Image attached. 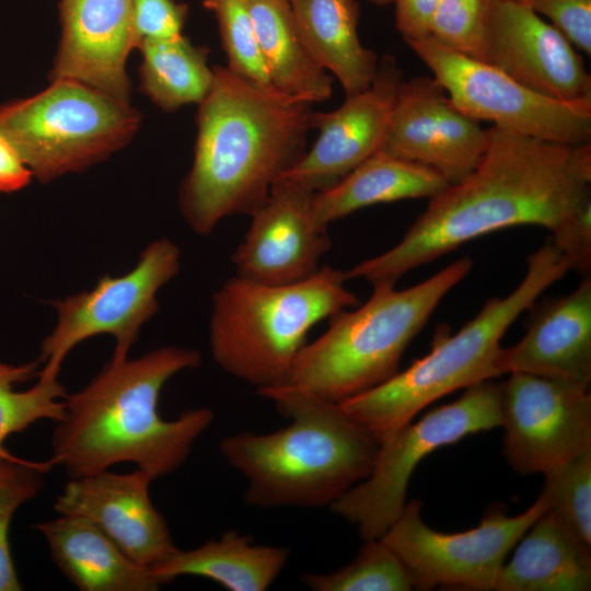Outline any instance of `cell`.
I'll return each mask as SVG.
<instances>
[{
  "label": "cell",
  "instance_id": "5b68a950",
  "mask_svg": "<svg viewBox=\"0 0 591 591\" xmlns=\"http://www.w3.org/2000/svg\"><path fill=\"white\" fill-rule=\"evenodd\" d=\"M570 271L547 240L526 258L520 283L505 297H493L454 335L437 329L431 350L385 382L339 404L379 442L441 397L500 375L501 339L514 321L553 283Z\"/></svg>",
  "mask_w": 591,
  "mask_h": 591
},
{
  "label": "cell",
  "instance_id": "7a4b0ae2",
  "mask_svg": "<svg viewBox=\"0 0 591 591\" xmlns=\"http://www.w3.org/2000/svg\"><path fill=\"white\" fill-rule=\"evenodd\" d=\"M201 359L196 349L164 346L137 358L109 360L81 390L65 397L50 441L54 465L70 478L121 463H132L154 479L176 472L215 414L200 407L165 419L159 399L174 375L198 368Z\"/></svg>",
  "mask_w": 591,
  "mask_h": 591
},
{
  "label": "cell",
  "instance_id": "f1b7e54d",
  "mask_svg": "<svg viewBox=\"0 0 591 591\" xmlns=\"http://www.w3.org/2000/svg\"><path fill=\"white\" fill-rule=\"evenodd\" d=\"M313 591H408L410 577L395 553L381 540H366L357 556L329 573H304Z\"/></svg>",
  "mask_w": 591,
  "mask_h": 591
},
{
  "label": "cell",
  "instance_id": "603a6c76",
  "mask_svg": "<svg viewBox=\"0 0 591 591\" xmlns=\"http://www.w3.org/2000/svg\"><path fill=\"white\" fill-rule=\"evenodd\" d=\"M289 555L287 547L254 544L251 535L230 530L196 548H176L149 570L163 586L195 576L230 591H264L278 578Z\"/></svg>",
  "mask_w": 591,
  "mask_h": 591
},
{
  "label": "cell",
  "instance_id": "74e56055",
  "mask_svg": "<svg viewBox=\"0 0 591 591\" xmlns=\"http://www.w3.org/2000/svg\"><path fill=\"white\" fill-rule=\"evenodd\" d=\"M32 178L13 148L0 135V193L19 192L25 188Z\"/></svg>",
  "mask_w": 591,
  "mask_h": 591
},
{
  "label": "cell",
  "instance_id": "8d00e7d4",
  "mask_svg": "<svg viewBox=\"0 0 591 591\" xmlns=\"http://www.w3.org/2000/svg\"><path fill=\"white\" fill-rule=\"evenodd\" d=\"M441 0H393L395 24L406 43L429 36L433 14Z\"/></svg>",
  "mask_w": 591,
  "mask_h": 591
},
{
  "label": "cell",
  "instance_id": "d6986e66",
  "mask_svg": "<svg viewBox=\"0 0 591 591\" xmlns=\"http://www.w3.org/2000/svg\"><path fill=\"white\" fill-rule=\"evenodd\" d=\"M59 14L61 37L50 80L74 81L129 102L132 0H60Z\"/></svg>",
  "mask_w": 591,
  "mask_h": 591
},
{
  "label": "cell",
  "instance_id": "f546056e",
  "mask_svg": "<svg viewBox=\"0 0 591 591\" xmlns=\"http://www.w3.org/2000/svg\"><path fill=\"white\" fill-rule=\"evenodd\" d=\"M55 466L0 453V591L22 590L11 554L9 531L15 512L43 489L44 475Z\"/></svg>",
  "mask_w": 591,
  "mask_h": 591
},
{
  "label": "cell",
  "instance_id": "83f0119b",
  "mask_svg": "<svg viewBox=\"0 0 591 591\" xmlns=\"http://www.w3.org/2000/svg\"><path fill=\"white\" fill-rule=\"evenodd\" d=\"M38 360L9 363L0 360V453L5 441L43 420L58 421L67 392L59 379L38 376Z\"/></svg>",
  "mask_w": 591,
  "mask_h": 591
},
{
  "label": "cell",
  "instance_id": "7402d4cb",
  "mask_svg": "<svg viewBox=\"0 0 591 591\" xmlns=\"http://www.w3.org/2000/svg\"><path fill=\"white\" fill-rule=\"evenodd\" d=\"M502 565L497 591H589L591 553L561 518L548 509L517 543Z\"/></svg>",
  "mask_w": 591,
  "mask_h": 591
},
{
  "label": "cell",
  "instance_id": "e575fe53",
  "mask_svg": "<svg viewBox=\"0 0 591 591\" xmlns=\"http://www.w3.org/2000/svg\"><path fill=\"white\" fill-rule=\"evenodd\" d=\"M533 9L576 48L591 55V0H536Z\"/></svg>",
  "mask_w": 591,
  "mask_h": 591
},
{
  "label": "cell",
  "instance_id": "8992f818",
  "mask_svg": "<svg viewBox=\"0 0 591 591\" xmlns=\"http://www.w3.org/2000/svg\"><path fill=\"white\" fill-rule=\"evenodd\" d=\"M346 271L321 266L289 285H265L237 275L213 293L209 346L216 363L257 392L287 384L313 326L355 308Z\"/></svg>",
  "mask_w": 591,
  "mask_h": 591
},
{
  "label": "cell",
  "instance_id": "cb8c5ba5",
  "mask_svg": "<svg viewBox=\"0 0 591 591\" xmlns=\"http://www.w3.org/2000/svg\"><path fill=\"white\" fill-rule=\"evenodd\" d=\"M299 33L314 58L337 78L346 96L371 84L378 69L376 54L358 35L356 0H290Z\"/></svg>",
  "mask_w": 591,
  "mask_h": 591
},
{
  "label": "cell",
  "instance_id": "d4e9b609",
  "mask_svg": "<svg viewBox=\"0 0 591 591\" xmlns=\"http://www.w3.org/2000/svg\"><path fill=\"white\" fill-rule=\"evenodd\" d=\"M449 182L437 171L409 160L378 152L335 186L314 193L312 209L324 224L362 208L413 198H431Z\"/></svg>",
  "mask_w": 591,
  "mask_h": 591
},
{
  "label": "cell",
  "instance_id": "e0dca14e",
  "mask_svg": "<svg viewBox=\"0 0 591 591\" xmlns=\"http://www.w3.org/2000/svg\"><path fill=\"white\" fill-rule=\"evenodd\" d=\"M567 37L531 5L491 0L483 60L563 101L591 100V76Z\"/></svg>",
  "mask_w": 591,
  "mask_h": 591
},
{
  "label": "cell",
  "instance_id": "44dd1931",
  "mask_svg": "<svg viewBox=\"0 0 591 591\" xmlns=\"http://www.w3.org/2000/svg\"><path fill=\"white\" fill-rule=\"evenodd\" d=\"M53 561L81 591H154L163 584L90 520L72 514L35 525Z\"/></svg>",
  "mask_w": 591,
  "mask_h": 591
},
{
  "label": "cell",
  "instance_id": "ac0fdd59",
  "mask_svg": "<svg viewBox=\"0 0 591 591\" xmlns=\"http://www.w3.org/2000/svg\"><path fill=\"white\" fill-rule=\"evenodd\" d=\"M153 480L140 468L70 478L56 497L54 510L90 520L132 560L150 568L177 548L150 498Z\"/></svg>",
  "mask_w": 591,
  "mask_h": 591
},
{
  "label": "cell",
  "instance_id": "ba28073f",
  "mask_svg": "<svg viewBox=\"0 0 591 591\" xmlns=\"http://www.w3.org/2000/svg\"><path fill=\"white\" fill-rule=\"evenodd\" d=\"M140 123L129 102L69 80L0 106V135L42 183L103 162L131 141Z\"/></svg>",
  "mask_w": 591,
  "mask_h": 591
},
{
  "label": "cell",
  "instance_id": "9c48e42d",
  "mask_svg": "<svg viewBox=\"0 0 591 591\" xmlns=\"http://www.w3.org/2000/svg\"><path fill=\"white\" fill-rule=\"evenodd\" d=\"M501 424L500 384L487 380L464 389L380 442L370 475L331 505L332 512L357 525L364 541L380 538L402 513L409 478L425 456Z\"/></svg>",
  "mask_w": 591,
  "mask_h": 591
},
{
  "label": "cell",
  "instance_id": "3957f363",
  "mask_svg": "<svg viewBox=\"0 0 591 591\" xmlns=\"http://www.w3.org/2000/svg\"><path fill=\"white\" fill-rule=\"evenodd\" d=\"M198 104L192 166L178 209L189 229L212 233L225 218L251 216L273 184L305 153L311 103L259 88L227 67Z\"/></svg>",
  "mask_w": 591,
  "mask_h": 591
},
{
  "label": "cell",
  "instance_id": "6da1fadb",
  "mask_svg": "<svg viewBox=\"0 0 591 591\" xmlns=\"http://www.w3.org/2000/svg\"><path fill=\"white\" fill-rule=\"evenodd\" d=\"M474 170L429 199L392 248L346 270L347 279L393 283L406 273L498 230L551 232L591 201V142L570 146L487 129Z\"/></svg>",
  "mask_w": 591,
  "mask_h": 591
},
{
  "label": "cell",
  "instance_id": "9a60e30c",
  "mask_svg": "<svg viewBox=\"0 0 591 591\" xmlns=\"http://www.w3.org/2000/svg\"><path fill=\"white\" fill-rule=\"evenodd\" d=\"M403 80V70L396 59L383 56L369 88L346 96L334 111L312 112L310 125L318 136L312 148L280 177L314 193L322 192L380 152Z\"/></svg>",
  "mask_w": 591,
  "mask_h": 591
},
{
  "label": "cell",
  "instance_id": "484cf974",
  "mask_svg": "<svg viewBox=\"0 0 591 591\" xmlns=\"http://www.w3.org/2000/svg\"><path fill=\"white\" fill-rule=\"evenodd\" d=\"M259 49L275 89L308 103L333 93V78L308 50L288 0H246Z\"/></svg>",
  "mask_w": 591,
  "mask_h": 591
},
{
  "label": "cell",
  "instance_id": "f35d334b",
  "mask_svg": "<svg viewBox=\"0 0 591 591\" xmlns=\"http://www.w3.org/2000/svg\"><path fill=\"white\" fill-rule=\"evenodd\" d=\"M499 1H509V2H515V3H522L526 5L533 7L536 0H499Z\"/></svg>",
  "mask_w": 591,
  "mask_h": 591
},
{
  "label": "cell",
  "instance_id": "52a82bcc",
  "mask_svg": "<svg viewBox=\"0 0 591 591\" xmlns=\"http://www.w3.org/2000/svg\"><path fill=\"white\" fill-rule=\"evenodd\" d=\"M472 267L473 260L464 256L405 289L373 285L363 304L329 317L326 331L304 345L287 384L340 403L385 382L398 372L407 346Z\"/></svg>",
  "mask_w": 591,
  "mask_h": 591
},
{
  "label": "cell",
  "instance_id": "5bb4252c",
  "mask_svg": "<svg viewBox=\"0 0 591 591\" xmlns=\"http://www.w3.org/2000/svg\"><path fill=\"white\" fill-rule=\"evenodd\" d=\"M487 143V129L439 81L421 76L401 82L380 152L431 167L452 184L474 170Z\"/></svg>",
  "mask_w": 591,
  "mask_h": 591
},
{
  "label": "cell",
  "instance_id": "8fae6325",
  "mask_svg": "<svg viewBox=\"0 0 591 591\" xmlns=\"http://www.w3.org/2000/svg\"><path fill=\"white\" fill-rule=\"evenodd\" d=\"M549 508L551 498L542 489L522 513L508 515L505 508H493L477 526L442 533L422 521L421 502L413 499L380 538L401 559L413 588L489 591L509 552Z\"/></svg>",
  "mask_w": 591,
  "mask_h": 591
},
{
  "label": "cell",
  "instance_id": "4dcf8cb0",
  "mask_svg": "<svg viewBox=\"0 0 591 591\" xmlns=\"http://www.w3.org/2000/svg\"><path fill=\"white\" fill-rule=\"evenodd\" d=\"M204 4L217 19L228 58L225 67L259 88L277 91L263 60L246 0H204Z\"/></svg>",
  "mask_w": 591,
  "mask_h": 591
},
{
  "label": "cell",
  "instance_id": "1f68e13d",
  "mask_svg": "<svg viewBox=\"0 0 591 591\" xmlns=\"http://www.w3.org/2000/svg\"><path fill=\"white\" fill-rule=\"evenodd\" d=\"M491 0H441L429 36L447 48L483 60Z\"/></svg>",
  "mask_w": 591,
  "mask_h": 591
},
{
  "label": "cell",
  "instance_id": "4316f807",
  "mask_svg": "<svg viewBox=\"0 0 591 591\" xmlns=\"http://www.w3.org/2000/svg\"><path fill=\"white\" fill-rule=\"evenodd\" d=\"M138 49L141 89L163 111L199 104L210 91L215 73L206 47L195 46L182 34L144 42Z\"/></svg>",
  "mask_w": 591,
  "mask_h": 591
},
{
  "label": "cell",
  "instance_id": "d6a6232c",
  "mask_svg": "<svg viewBox=\"0 0 591 591\" xmlns=\"http://www.w3.org/2000/svg\"><path fill=\"white\" fill-rule=\"evenodd\" d=\"M544 477L549 509L591 545V450Z\"/></svg>",
  "mask_w": 591,
  "mask_h": 591
},
{
  "label": "cell",
  "instance_id": "30bf717a",
  "mask_svg": "<svg viewBox=\"0 0 591 591\" xmlns=\"http://www.w3.org/2000/svg\"><path fill=\"white\" fill-rule=\"evenodd\" d=\"M179 268L178 246L161 237L142 250L126 274L100 277L92 289L51 301L56 322L40 344L38 376L59 379L68 355L100 335H109L115 341L111 360L128 358L141 328L159 310V291Z\"/></svg>",
  "mask_w": 591,
  "mask_h": 591
},
{
  "label": "cell",
  "instance_id": "836d02e7",
  "mask_svg": "<svg viewBox=\"0 0 591 591\" xmlns=\"http://www.w3.org/2000/svg\"><path fill=\"white\" fill-rule=\"evenodd\" d=\"M188 5L174 0H132V27L136 48L148 40L182 35Z\"/></svg>",
  "mask_w": 591,
  "mask_h": 591
},
{
  "label": "cell",
  "instance_id": "4fadbf2b",
  "mask_svg": "<svg viewBox=\"0 0 591 591\" xmlns=\"http://www.w3.org/2000/svg\"><path fill=\"white\" fill-rule=\"evenodd\" d=\"M589 385L512 372L500 384L503 454L519 474L547 476L591 450Z\"/></svg>",
  "mask_w": 591,
  "mask_h": 591
},
{
  "label": "cell",
  "instance_id": "277c9868",
  "mask_svg": "<svg viewBox=\"0 0 591 591\" xmlns=\"http://www.w3.org/2000/svg\"><path fill=\"white\" fill-rule=\"evenodd\" d=\"M289 424L269 433L242 431L222 438L219 451L247 482L254 508H323L364 480L380 442L339 403L291 384L265 389Z\"/></svg>",
  "mask_w": 591,
  "mask_h": 591
},
{
  "label": "cell",
  "instance_id": "ab89813d",
  "mask_svg": "<svg viewBox=\"0 0 591 591\" xmlns=\"http://www.w3.org/2000/svg\"><path fill=\"white\" fill-rule=\"evenodd\" d=\"M368 1L375 5H387L393 2V0H368Z\"/></svg>",
  "mask_w": 591,
  "mask_h": 591
},
{
  "label": "cell",
  "instance_id": "d590c367",
  "mask_svg": "<svg viewBox=\"0 0 591 591\" xmlns=\"http://www.w3.org/2000/svg\"><path fill=\"white\" fill-rule=\"evenodd\" d=\"M551 241L567 260L570 270L590 276L591 201L552 231Z\"/></svg>",
  "mask_w": 591,
  "mask_h": 591
},
{
  "label": "cell",
  "instance_id": "7c38bea8",
  "mask_svg": "<svg viewBox=\"0 0 591 591\" xmlns=\"http://www.w3.org/2000/svg\"><path fill=\"white\" fill-rule=\"evenodd\" d=\"M453 104L470 117L540 140L581 144L591 140V100L563 101L541 94L485 61L430 36L407 43Z\"/></svg>",
  "mask_w": 591,
  "mask_h": 591
},
{
  "label": "cell",
  "instance_id": "ffe728a7",
  "mask_svg": "<svg viewBox=\"0 0 591 591\" xmlns=\"http://www.w3.org/2000/svg\"><path fill=\"white\" fill-rule=\"evenodd\" d=\"M536 301L524 336L500 351V375L523 372L589 385L591 276L567 294Z\"/></svg>",
  "mask_w": 591,
  "mask_h": 591
},
{
  "label": "cell",
  "instance_id": "2e32d148",
  "mask_svg": "<svg viewBox=\"0 0 591 591\" xmlns=\"http://www.w3.org/2000/svg\"><path fill=\"white\" fill-rule=\"evenodd\" d=\"M314 192L279 177L267 199L250 217L232 255L237 276L265 285L304 280L321 267L332 239L312 209Z\"/></svg>",
  "mask_w": 591,
  "mask_h": 591
},
{
  "label": "cell",
  "instance_id": "60d3db41",
  "mask_svg": "<svg viewBox=\"0 0 591 591\" xmlns=\"http://www.w3.org/2000/svg\"><path fill=\"white\" fill-rule=\"evenodd\" d=\"M288 1H290V0H288Z\"/></svg>",
  "mask_w": 591,
  "mask_h": 591
}]
</instances>
